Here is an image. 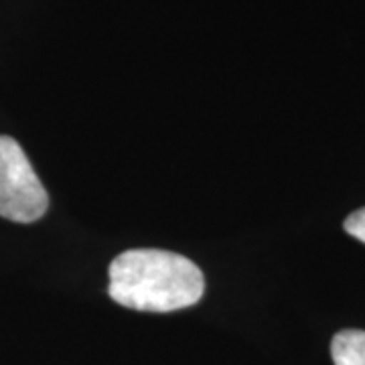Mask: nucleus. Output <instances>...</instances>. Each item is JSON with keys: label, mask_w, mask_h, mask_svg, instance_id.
Masks as SVG:
<instances>
[{"label": "nucleus", "mask_w": 365, "mask_h": 365, "mask_svg": "<svg viewBox=\"0 0 365 365\" xmlns=\"http://www.w3.org/2000/svg\"><path fill=\"white\" fill-rule=\"evenodd\" d=\"M108 292L118 304L143 313H173L203 299L205 276L195 262L157 248L122 252L110 264Z\"/></svg>", "instance_id": "f257e3e1"}, {"label": "nucleus", "mask_w": 365, "mask_h": 365, "mask_svg": "<svg viewBox=\"0 0 365 365\" xmlns=\"http://www.w3.org/2000/svg\"><path fill=\"white\" fill-rule=\"evenodd\" d=\"M49 207V195L21 144L0 136V217L16 223L41 220Z\"/></svg>", "instance_id": "f03ea898"}, {"label": "nucleus", "mask_w": 365, "mask_h": 365, "mask_svg": "<svg viewBox=\"0 0 365 365\" xmlns=\"http://www.w3.org/2000/svg\"><path fill=\"white\" fill-rule=\"evenodd\" d=\"M335 365H365V331L343 329L331 341Z\"/></svg>", "instance_id": "7ed1b4c3"}, {"label": "nucleus", "mask_w": 365, "mask_h": 365, "mask_svg": "<svg viewBox=\"0 0 365 365\" xmlns=\"http://www.w3.org/2000/svg\"><path fill=\"white\" fill-rule=\"evenodd\" d=\"M343 227H345L347 234L353 235V237H357L359 242H364L365 244V207L353 211L351 215L345 220Z\"/></svg>", "instance_id": "20e7f679"}]
</instances>
